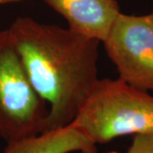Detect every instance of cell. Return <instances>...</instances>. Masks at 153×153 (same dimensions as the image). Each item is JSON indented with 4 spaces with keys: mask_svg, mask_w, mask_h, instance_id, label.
Masks as SVG:
<instances>
[{
    "mask_svg": "<svg viewBox=\"0 0 153 153\" xmlns=\"http://www.w3.org/2000/svg\"><path fill=\"white\" fill-rule=\"evenodd\" d=\"M68 23V28L102 43L121 13L117 0H44Z\"/></svg>",
    "mask_w": 153,
    "mask_h": 153,
    "instance_id": "obj_5",
    "label": "cell"
},
{
    "mask_svg": "<svg viewBox=\"0 0 153 153\" xmlns=\"http://www.w3.org/2000/svg\"><path fill=\"white\" fill-rule=\"evenodd\" d=\"M97 153L96 144L72 123L56 130L8 142L3 153Z\"/></svg>",
    "mask_w": 153,
    "mask_h": 153,
    "instance_id": "obj_6",
    "label": "cell"
},
{
    "mask_svg": "<svg viewBox=\"0 0 153 153\" xmlns=\"http://www.w3.org/2000/svg\"><path fill=\"white\" fill-rule=\"evenodd\" d=\"M107 153H118V152H114V151H112V152H107Z\"/></svg>",
    "mask_w": 153,
    "mask_h": 153,
    "instance_id": "obj_9",
    "label": "cell"
},
{
    "mask_svg": "<svg viewBox=\"0 0 153 153\" xmlns=\"http://www.w3.org/2000/svg\"><path fill=\"white\" fill-rule=\"evenodd\" d=\"M29 81L49 105L44 133L71 124L98 81L100 41L18 17L8 29Z\"/></svg>",
    "mask_w": 153,
    "mask_h": 153,
    "instance_id": "obj_1",
    "label": "cell"
},
{
    "mask_svg": "<svg viewBox=\"0 0 153 153\" xmlns=\"http://www.w3.org/2000/svg\"><path fill=\"white\" fill-rule=\"evenodd\" d=\"M152 1H153V0H152Z\"/></svg>",
    "mask_w": 153,
    "mask_h": 153,
    "instance_id": "obj_11",
    "label": "cell"
},
{
    "mask_svg": "<svg viewBox=\"0 0 153 153\" xmlns=\"http://www.w3.org/2000/svg\"><path fill=\"white\" fill-rule=\"evenodd\" d=\"M94 144L153 132V95L119 78L98 79L71 123Z\"/></svg>",
    "mask_w": 153,
    "mask_h": 153,
    "instance_id": "obj_2",
    "label": "cell"
},
{
    "mask_svg": "<svg viewBox=\"0 0 153 153\" xmlns=\"http://www.w3.org/2000/svg\"><path fill=\"white\" fill-rule=\"evenodd\" d=\"M127 153H153V132L133 135Z\"/></svg>",
    "mask_w": 153,
    "mask_h": 153,
    "instance_id": "obj_7",
    "label": "cell"
},
{
    "mask_svg": "<svg viewBox=\"0 0 153 153\" xmlns=\"http://www.w3.org/2000/svg\"><path fill=\"white\" fill-rule=\"evenodd\" d=\"M49 106L34 90L8 29L0 31V138L7 143L45 131Z\"/></svg>",
    "mask_w": 153,
    "mask_h": 153,
    "instance_id": "obj_3",
    "label": "cell"
},
{
    "mask_svg": "<svg viewBox=\"0 0 153 153\" xmlns=\"http://www.w3.org/2000/svg\"><path fill=\"white\" fill-rule=\"evenodd\" d=\"M152 16H153V10H152Z\"/></svg>",
    "mask_w": 153,
    "mask_h": 153,
    "instance_id": "obj_10",
    "label": "cell"
},
{
    "mask_svg": "<svg viewBox=\"0 0 153 153\" xmlns=\"http://www.w3.org/2000/svg\"><path fill=\"white\" fill-rule=\"evenodd\" d=\"M118 78L132 87L153 92V16L120 13L102 42Z\"/></svg>",
    "mask_w": 153,
    "mask_h": 153,
    "instance_id": "obj_4",
    "label": "cell"
},
{
    "mask_svg": "<svg viewBox=\"0 0 153 153\" xmlns=\"http://www.w3.org/2000/svg\"><path fill=\"white\" fill-rule=\"evenodd\" d=\"M22 0H0V4H10V3H15L19 2Z\"/></svg>",
    "mask_w": 153,
    "mask_h": 153,
    "instance_id": "obj_8",
    "label": "cell"
}]
</instances>
